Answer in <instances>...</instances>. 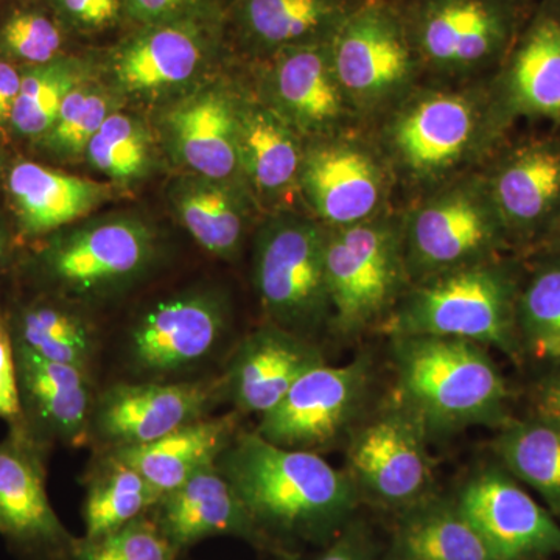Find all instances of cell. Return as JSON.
Returning <instances> with one entry per match:
<instances>
[{"mask_svg":"<svg viewBox=\"0 0 560 560\" xmlns=\"http://www.w3.org/2000/svg\"><path fill=\"white\" fill-rule=\"evenodd\" d=\"M361 0H231L224 32L260 61L302 44L329 40Z\"/></svg>","mask_w":560,"mask_h":560,"instance_id":"484cf974","label":"cell"},{"mask_svg":"<svg viewBox=\"0 0 560 560\" xmlns=\"http://www.w3.org/2000/svg\"><path fill=\"white\" fill-rule=\"evenodd\" d=\"M537 418L560 425V363L558 371L544 382L536 400Z\"/></svg>","mask_w":560,"mask_h":560,"instance_id":"bcb514c9","label":"cell"},{"mask_svg":"<svg viewBox=\"0 0 560 560\" xmlns=\"http://www.w3.org/2000/svg\"><path fill=\"white\" fill-rule=\"evenodd\" d=\"M504 470L530 486L560 517V425L540 418L508 422L493 442Z\"/></svg>","mask_w":560,"mask_h":560,"instance_id":"d6a6232c","label":"cell"},{"mask_svg":"<svg viewBox=\"0 0 560 560\" xmlns=\"http://www.w3.org/2000/svg\"><path fill=\"white\" fill-rule=\"evenodd\" d=\"M348 471L359 492L396 514L434 495L429 431L399 394L349 430Z\"/></svg>","mask_w":560,"mask_h":560,"instance_id":"30bf717a","label":"cell"},{"mask_svg":"<svg viewBox=\"0 0 560 560\" xmlns=\"http://www.w3.org/2000/svg\"><path fill=\"white\" fill-rule=\"evenodd\" d=\"M0 534L36 560H70L77 540L47 495L44 447L24 427L0 442Z\"/></svg>","mask_w":560,"mask_h":560,"instance_id":"ac0fdd59","label":"cell"},{"mask_svg":"<svg viewBox=\"0 0 560 560\" xmlns=\"http://www.w3.org/2000/svg\"><path fill=\"white\" fill-rule=\"evenodd\" d=\"M223 0H125V14L132 27L168 24V22L226 20Z\"/></svg>","mask_w":560,"mask_h":560,"instance_id":"60d3db41","label":"cell"},{"mask_svg":"<svg viewBox=\"0 0 560 560\" xmlns=\"http://www.w3.org/2000/svg\"><path fill=\"white\" fill-rule=\"evenodd\" d=\"M160 243L145 220L109 215L55 235L40 253V270L61 293L101 300L138 282L156 261Z\"/></svg>","mask_w":560,"mask_h":560,"instance_id":"8fae6325","label":"cell"},{"mask_svg":"<svg viewBox=\"0 0 560 560\" xmlns=\"http://www.w3.org/2000/svg\"><path fill=\"white\" fill-rule=\"evenodd\" d=\"M237 95L206 86L175 103L164 128L176 160L195 175L241 184L237 149Z\"/></svg>","mask_w":560,"mask_h":560,"instance_id":"d4e9b609","label":"cell"},{"mask_svg":"<svg viewBox=\"0 0 560 560\" xmlns=\"http://www.w3.org/2000/svg\"><path fill=\"white\" fill-rule=\"evenodd\" d=\"M456 503L500 560L560 555L559 523L508 470L486 467L471 475Z\"/></svg>","mask_w":560,"mask_h":560,"instance_id":"d6986e66","label":"cell"},{"mask_svg":"<svg viewBox=\"0 0 560 560\" xmlns=\"http://www.w3.org/2000/svg\"><path fill=\"white\" fill-rule=\"evenodd\" d=\"M511 242H528L560 224V138L518 143L485 172Z\"/></svg>","mask_w":560,"mask_h":560,"instance_id":"ffe728a7","label":"cell"},{"mask_svg":"<svg viewBox=\"0 0 560 560\" xmlns=\"http://www.w3.org/2000/svg\"><path fill=\"white\" fill-rule=\"evenodd\" d=\"M329 44L335 73L360 121L385 116L422 80V66L394 0H361Z\"/></svg>","mask_w":560,"mask_h":560,"instance_id":"9c48e42d","label":"cell"},{"mask_svg":"<svg viewBox=\"0 0 560 560\" xmlns=\"http://www.w3.org/2000/svg\"><path fill=\"white\" fill-rule=\"evenodd\" d=\"M305 140L256 98L238 97L237 149L243 186L257 200L289 206L301 195L300 176Z\"/></svg>","mask_w":560,"mask_h":560,"instance_id":"4316f807","label":"cell"},{"mask_svg":"<svg viewBox=\"0 0 560 560\" xmlns=\"http://www.w3.org/2000/svg\"><path fill=\"white\" fill-rule=\"evenodd\" d=\"M84 156L109 179L132 183L143 178L153 165V138L142 120L116 109L95 132Z\"/></svg>","mask_w":560,"mask_h":560,"instance_id":"8d00e7d4","label":"cell"},{"mask_svg":"<svg viewBox=\"0 0 560 560\" xmlns=\"http://www.w3.org/2000/svg\"><path fill=\"white\" fill-rule=\"evenodd\" d=\"M22 70L13 62L0 60V128L11 125L14 106L20 97Z\"/></svg>","mask_w":560,"mask_h":560,"instance_id":"f6af8a7d","label":"cell"},{"mask_svg":"<svg viewBox=\"0 0 560 560\" xmlns=\"http://www.w3.org/2000/svg\"><path fill=\"white\" fill-rule=\"evenodd\" d=\"M178 550L153 518H136L101 539H77L70 560H176Z\"/></svg>","mask_w":560,"mask_h":560,"instance_id":"ab89813d","label":"cell"},{"mask_svg":"<svg viewBox=\"0 0 560 560\" xmlns=\"http://www.w3.org/2000/svg\"><path fill=\"white\" fill-rule=\"evenodd\" d=\"M241 412L191 422L149 444L106 451L142 475L161 497L178 489L198 471L215 466L238 434Z\"/></svg>","mask_w":560,"mask_h":560,"instance_id":"83f0119b","label":"cell"},{"mask_svg":"<svg viewBox=\"0 0 560 560\" xmlns=\"http://www.w3.org/2000/svg\"><path fill=\"white\" fill-rule=\"evenodd\" d=\"M14 345L43 359L90 371L97 352V334L90 320L68 305L35 301L9 320Z\"/></svg>","mask_w":560,"mask_h":560,"instance_id":"1f68e13d","label":"cell"},{"mask_svg":"<svg viewBox=\"0 0 560 560\" xmlns=\"http://www.w3.org/2000/svg\"><path fill=\"white\" fill-rule=\"evenodd\" d=\"M371 381L372 361L366 355L341 366L319 364L260 416L254 431L279 447L318 453L349 433L360 419Z\"/></svg>","mask_w":560,"mask_h":560,"instance_id":"4fadbf2b","label":"cell"},{"mask_svg":"<svg viewBox=\"0 0 560 560\" xmlns=\"http://www.w3.org/2000/svg\"><path fill=\"white\" fill-rule=\"evenodd\" d=\"M224 24L183 21L140 25L105 55V69L120 92L158 97L194 83L223 49Z\"/></svg>","mask_w":560,"mask_h":560,"instance_id":"5bb4252c","label":"cell"},{"mask_svg":"<svg viewBox=\"0 0 560 560\" xmlns=\"http://www.w3.org/2000/svg\"><path fill=\"white\" fill-rule=\"evenodd\" d=\"M151 511L158 528L178 551L217 536L237 537L261 550L285 551L257 525L217 464L165 493Z\"/></svg>","mask_w":560,"mask_h":560,"instance_id":"603a6c76","label":"cell"},{"mask_svg":"<svg viewBox=\"0 0 560 560\" xmlns=\"http://www.w3.org/2000/svg\"><path fill=\"white\" fill-rule=\"evenodd\" d=\"M92 83V79L84 81L69 92L57 120L47 135L39 139L44 149L54 156L62 160L83 156L103 121L117 109L114 95Z\"/></svg>","mask_w":560,"mask_h":560,"instance_id":"f35d334b","label":"cell"},{"mask_svg":"<svg viewBox=\"0 0 560 560\" xmlns=\"http://www.w3.org/2000/svg\"><path fill=\"white\" fill-rule=\"evenodd\" d=\"M326 363L311 338L267 324L250 331L235 349L224 382L226 397L241 415L264 416L305 372Z\"/></svg>","mask_w":560,"mask_h":560,"instance_id":"cb8c5ba5","label":"cell"},{"mask_svg":"<svg viewBox=\"0 0 560 560\" xmlns=\"http://www.w3.org/2000/svg\"><path fill=\"white\" fill-rule=\"evenodd\" d=\"M0 418L10 429L22 425L20 386H18L16 350L9 319L0 315Z\"/></svg>","mask_w":560,"mask_h":560,"instance_id":"7bdbcfd3","label":"cell"},{"mask_svg":"<svg viewBox=\"0 0 560 560\" xmlns=\"http://www.w3.org/2000/svg\"><path fill=\"white\" fill-rule=\"evenodd\" d=\"M7 250H9V243H7L5 234L0 231V264L5 259Z\"/></svg>","mask_w":560,"mask_h":560,"instance_id":"7dc6e473","label":"cell"},{"mask_svg":"<svg viewBox=\"0 0 560 560\" xmlns=\"http://www.w3.org/2000/svg\"><path fill=\"white\" fill-rule=\"evenodd\" d=\"M330 324L342 337L382 326L410 289L401 219L390 212L352 226L327 228Z\"/></svg>","mask_w":560,"mask_h":560,"instance_id":"52a82bcc","label":"cell"},{"mask_svg":"<svg viewBox=\"0 0 560 560\" xmlns=\"http://www.w3.org/2000/svg\"><path fill=\"white\" fill-rule=\"evenodd\" d=\"M16 350L22 425L46 448L51 441L80 445L90 438L95 399L90 371Z\"/></svg>","mask_w":560,"mask_h":560,"instance_id":"7402d4cb","label":"cell"},{"mask_svg":"<svg viewBox=\"0 0 560 560\" xmlns=\"http://www.w3.org/2000/svg\"><path fill=\"white\" fill-rule=\"evenodd\" d=\"M312 560H377V550L366 525L352 521Z\"/></svg>","mask_w":560,"mask_h":560,"instance_id":"ee69618b","label":"cell"},{"mask_svg":"<svg viewBox=\"0 0 560 560\" xmlns=\"http://www.w3.org/2000/svg\"><path fill=\"white\" fill-rule=\"evenodd\" d=\"M396 393L430 436L503 427L508 386L488 349L444 337L390 338Z\"/></svg>","mask_w":560,"mask_h":560,"instance_id":"3957f363","label":"cell"},{"mask_svg":"<svg viewBox=\"0 0 560 560\" xmlns=\"http://www.w3.org/2000/svg\"><path fill=\"white\" fill-rule=\"evenodd\" d=\"M556 234V248L560 250V224L558 226V230L555 231Z\"/></svg>","mask_w":560,"mask_h":560,"instance_id":"c3c4849f","label":"cell"},{"mask_svg":"<svg viewBox=\"0 0 560 560\" xmlns=\"http://www.w3.org/2000/svg\"><path fill=\"white\" fill-rule=\"evenodd\" d=\"M501 119L560 121V0H544L490 80Z\"/></svg>","mask_w":560,"mask_h":560,"instance_id":"44dd1931","label":"cell"},{"mask_svg":"<svg viewBox=\"0 0 560 560\" xmlns=\"http://www.w3.org/2000/svg\"><path fill=\"white\" fill-rule=\"evenodd\" d=\"M70 38L46 0H16L0 13V60L46 65L69 54Z\"/></svg>","mask_w":560,"mask_h":560,"instance_id":"d590c367","label":"cell"},{"mask_svg":"<svg viewBox=\"0 0 560 560\" xmlns=\"http://www.w3.org/2000/svg\"><path fill=\"white\" fill-rule=\"evenodd\" d=\"M329 40L290 47L259 61L260 101L304 140L349 131L360 121L335 73Z\"/></svg>","mask_w":560,"mask_h":560,"instance_id":"e0dca14e","label":"cell"},{"mask_svg":"<svg viewBox=\"0 0 560 560\" xmlns=\"http://www.w3.org/2000/svg\"><path fill=\"white\" fill-rule=\"evenodd\" d=\"M92 72L91 58L70 54L46 65L25 66L11 127L24 138L43 139L57 120L69 92L91 80Z\"/></svg>","mask_w":560,"mask_h":560,"instance_id":"e575fe53","label":"cell"},{"mask_svg":"<svg viewBox=\"0 0 560 560\" xmlns=\"http://www.w3.org/2000/svg\"><path fill=\"white\" fill-rule=\"evenodd\" d=\"M422 66L440 83L499 69L528 21V0H394Z\"/></svg>","mask_w":560,"mask_h":560,"instance_id":"5b68a950","label":"cell"},{"mask_svg":"<svg viewBox=\"0 0 560 560\" xmlns=\"http://www.w3.org/2000/svg\"><path fill=\"white\" fill-rule=\"evenodd\" d=\"M254 521L271 539L329 544L353 521L360 497L346 471L319 453L238 431L217 460Z\"/></svg>","mask_w":560,"mask_h":560,"instance_id":"6da1fadb","label":"cell"},{"mask_svg":"<svg viewBox=\"0 0 560 560\" xmlns=\"http://www.w3.org/2000/svg\"><path fill=\"white\" fill-rule=\"evenodd\" d=\"M70 36L92 38L127 21L125 0H46Z\"/></svg>","mask_w":560,"mask_h":560,"instance_id":"b9f144b4","label":"cell"},{"mask_svg":"<svg viewBox=\"0 0 560 560\" xmlns=\"http://www.w3.org/2000/svg\"><path fill=\"white\" fill-rule=\"evenodd\" d=\"M171 200L183 226L202 249L234 259L245 238L246 205L241 184L191 175L172 184Z\"/></svg>","mask_w":560,"mask_h":560,"instance_id":"4dcf8cb0","label":"cell"},{"mask_svg":"<svg viewBox=\"0 0 560 560\" xmlns=\"http://www.w3.org/2000/svg\"><path fill=\"white\" fill-rule=\"evenodd\" d=\"M400 219L411 283L497 259L511 243L485 172L466 173L427 191Z\"/></svg>","mask_w":560,"mask_h":560,"instance_id":"8992f818","label":"cell"},{"mask_svg":"<svg viewBox=\"0 0 560 560\" xmlns=\"http://www.w3.org/2000/svg\"><path fill=\"white\" fill-rule=\"evenodd\" d=\"M481 83L418 86L382 117L377 147L396 183L427 194L488 156L506 124Z\"/></svg>","mask_w":560,"mask_h":560,"instance_id":"7a4b0ae2","label":"cell"},{"mask_svg":"<svg viewBox=\"0 0 560 560\" xmlns=\"http://www.w3.org/2000/svg\"><path fill=\"white\" fill-rule=\"evenodd\" d=\"M327 228L291 210L272 213L254 243V285L270 323L311 338L330 324Z\"/></svg>","mask_w":560,"mask_h":560,"instance_id":"ba28073f","label":"cell"},{"mask_svg":"<svg viewBox=\"0 0 560 560\" xmlns=\"http://www.w3.org/2000/svg\"><path fill=\"white\" fill-rule=\"evenodd\" d=\"M3 2H5V0H0V7H2Z\"/></svg>","mask_w":560,"mask_h":560,"instance_id":"681fc988","label":"cell"},{"mask_svg":"<svg viewBox=\"0 0 560 560\" xmlns=\"http://www.w3.org/2000/svg\"><path fill=\"white\" fill-rule=\"evenodd\" d=\"M388 560H500L460 511L434 495L397 514Z\"/></svg>","mask_w":560,"mask_h":560,"instance_id":"f546056e","label":"cell"},{"mask_svg":"<svg viewBox=\"0 0 560 560\" xmlns=\"http://www.w3.org/2000/svg\"><path fill=\"white\" fill-rule=\"evenodd\" d=\"M515 316L521 348L560 363V261L534 271L521 287Z\"/></svg>","mask_w":560,"mask_h":560,"instance_id":"74e56055","label":"cell"},{"mask_svg":"<svg viewBox=\"0 0 560 560\" xmlns=\"http://www.w3.org/2000/svg\"><path fill=\"white\" fill-rule=\"evenodd\" d=\"M9 190L18 220L31 235L50 234L83 220L108 201V187L90 178L20 162L11 168Z\"/></svg>","mask_w":560,"mask_h":560,"instance_id":"f1b7e54d","label":"cell"},{"mask_svg":"<svg viewBox=\"0 0 560 560\" xmlns=\"http://www.w3.org/2000/svg\"><path fill=\"white\" fill-rule=\"evenodd\" d=\"M161 500L149 481L105 453L98 469L88 482L84 500V539H101L106 534L124 528L125 525L145 515Z\"/></svg>","mask_w":560,"mask_h":560,"instance_id":"836d02e7","label":"cell"},{"mask_svg":"<svg viewBox=\"0 0 560 560\" xmlns=\"http://www.w3.org/2000/svg\"><path fill=\"white\" fill-rule=\"evenodd\" d=\"M223 397L224 375L191 382L117 383L95 399L90 438L108 451L149 444L208 418Z\"/></svg>","mask_w":560,"mask_h":560,"instance_id":"2e32d148","label":"cell"},{"mask_svg":"<svg viewBox=\"0 0 560 560\" xmlns=\"http://www.w3.org/2000/svg\"><path fill=\"white\" fill-rule=\"evenodd\" d=\"M396 179L377 143L353 130L305 140L301 197L313 219L335 228L352 226L388 212Z\"/></svg>","mask_w":560,"mask_h":560,"instance_id":"7c38bea8","label":"cell"},{"mask_svg":"<svg viewBox=\"0 0 560 560\" xmlns=\"http://www.w3.org/2000/svg\"><path fill=\"white\" fill-rule=\"evenodd\" d=\"M230 324L217 291L191 290L156 302L128 337V361L143 381L171 378L200 366L219 348Z\"/></svg>","mask_w":560,"mask_h":560,"instance_id":"9a60e30c","label":"cell"},{"mask_svg":"<svg viewBox=\"0 0 560 560\" xmlns=\"http://www.w3.org/2000/svg\"><path fill=\"white\" fill-rule=\"evenodd\" d=\"M518 290L501 257L467 265L411 283L381 329L389 338H458L515 357Z\"/></svg>","mask_w":560,"mask_h":560,"instance_id":"277c9868","label":"cell"}]
</instances>
